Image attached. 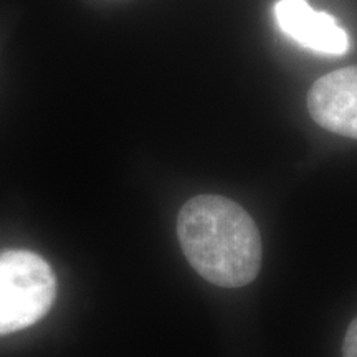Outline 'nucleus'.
Returning a JSON list of instances; mask_svg holds the SVG:
<instances>
[{
  "instance_id": "obj_3",
  "label": "nucleus",
  "mask_w": 357,
  "mask_h": 357,
  "mask_svg": "<svg viewBox=\"0 0 357 357\" xmlns=\"http://www.w3.org/2000/svg\"><path fill=\"white\" fill-rule=\"evenodd\" d=\"M306 106L314 123L326 131L357 139V65L316 79Z\"/></svg>"
},
{
  "instance_id": "obj_5",
  "label": "nucleus",
  "mask_w": 357,
  "mask_h": 357,
  "mask_svg": "<svg viewBox=\"0 0 357 357\" xmlns=\"http://www.w3.org/2000/svg\"><path fill=\"white\" fill-rule=\"evenodd\" d=\"M342 357H357V318L351 321L342 344Z\"/></svg>"
},
{
  "instance_id": "obj_2",
  "label": "nucleus",
  "mask_w": 357,
  "mask_h": 357,
  "mask_svg": "<svg viewBox=\"0 0 357 357\" xmlns=\"http://www.w3.org/2000/svg\"><path fill=\"white\" fill-rule=\"evenodd\" d=\"M55 296L56 278L47 260L29 250L0 253V336L38 323Z\"/></svg>"
},
{
  "instance_id": "obj_4",
  "label": "nucleus",
  "mask_w": 357,
  "mask_h": 357,
  "mask_svg": "<svg viewBox=\"0 0 357 357\" xmlns=\"http://www.w3.org/2000/svg\"><path fill=\"white\" fill-rule=\"evenodd\" d=\"M275 17L281 32L312 52L342 55L349 48V37L337 20L314 10L306 0H280Z\"/></svg>"
},
{
  "instance_id": "obj_1",
  "label": "nucleus",
  "mask_w": 357,
  "mask_h": 357,
  "mask_svg": "<svg viewBox=\"0 0 357 357\" xmlns=\"http://www.w3.org/2000/svg\"><path fill=\"white\" fill-rule=\"evenodd\" d=\"M177 236L187 261L212 284L242 288L260 273V230L234 200L222 195L187 200L177 217Z\"/></svg>"
}]
</instances>
